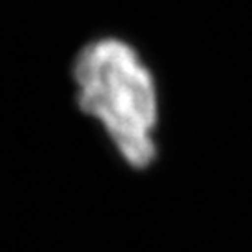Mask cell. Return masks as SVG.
I'll use <instances>...</instances> for the list:
<instances>
[{
	"label": "cell",
	"mask_w": 252,
	"mask_h": 252,
	"mask_svg": "<svg viewBox=\"0 0 252 252\" xmlns=\"http://www.w3.org/2000/svg\"><path fill=\"white\" fill-rule=\"evenodd\" d=\"M71 81L77 108L101 127L120 159L133 170L152 166L161 101L136 47L120 36L94 37L75 53Z\"/></svg>",
	"instance_id": "1"
}]
</instances>
